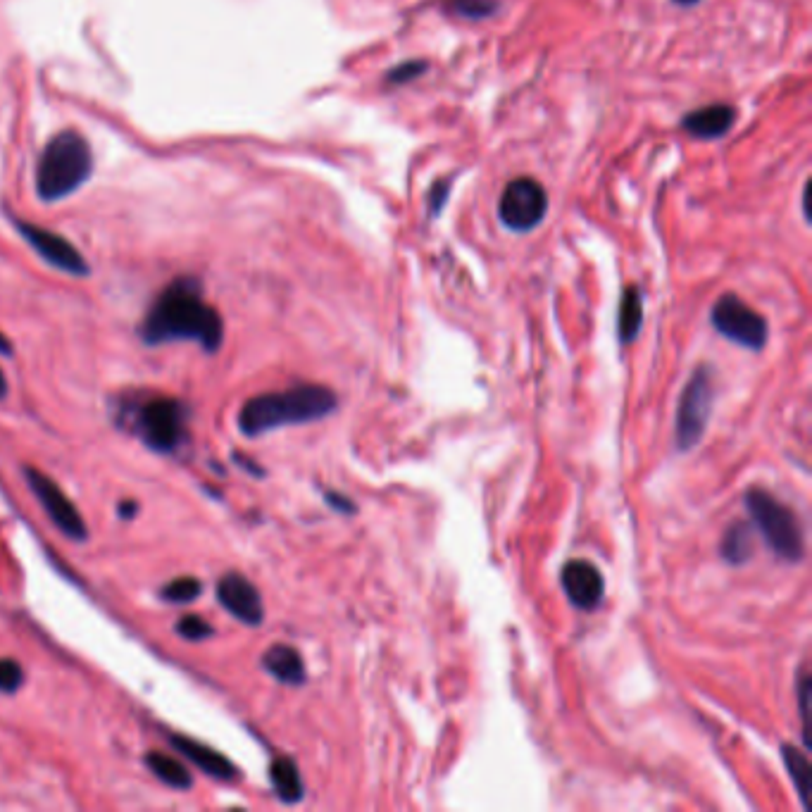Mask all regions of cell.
<instances>
[{
    "label": "cell",
    "instance_id": "6da1fadb",
    "mask_svg": "<svg viewBox=\"0 0 812 812\" xmlns=\"http://www.w3.org/2000/svg\"><path fill=\"white\" fill-rule=\"evenodd\" d=\"M139 334L146 346L196 341L205 353H217L224 341V322L220 312L203 301L201 281L179 277L155 298Z\"/></svg>",
    "mask_w": 812,
    "mask_h": 812
},
{
    "label": "cell",
    "instance_id": "7a4b0ae2",
    "mask_svg": "<svg viewBox=\"0 0 812 812\" xmlns=\"http://www.w3.org/2000/svg\"><path fill=\"white\" fill-rule=\"evenodd\" d=\"M339 405L336 393L320 384H301L277 393H260L243 403L239 429L246 436H260L291 424H308L329 417Z\"/></svg>",
    "mask_w": 812,
    "mask_h": 812
},
{
    "label": "cell",
    "instance_id": "3957f363",
    "mask_svg": "<svg viewBox=\"0 0 812 812\" xmlns=\"http://www.w3.org/2000/svg\"><path fill=\"white\" fill-rule=\"evenodd\" d=\"M93 174V151L84 134L58 131L43 146L36 162V196L43 203H58L79 191Z\"/></svg>",
    "mask_w": 812,
    "mask_h": 812
},
{
    "label": "cell",
    "instance_id": "277c9868",
    "mask_svg": "<svg viewBox=\"0 0 812 812\" xmlns=\"http://www.w3.org/2000/svg\"><path fill=\"white\" fill-rule=\"evenodd\" d=\"M131 429L153 453L174 455L189 439V405L179 398L153 396L129 410Z\"/></svg>",
    "mask_w": 812,
    "mask_h": 812
},
{
    "label": "cell",
    "instance_id": "5b68a950",
    "mask_svg": "<svg viewBox=\"0 0 812 812\" xmlns=\"http://www.w3.org/2000/svg\"><path fill=\"white\" fill-rule=\"evenodd\" d=\"M743 501L753 527L777 558L784 562H801L805 558V534L796 512L765 489H748Z\"/></svg>",
    "mask_w": 812,
    "mask_h": 812
},
{
    "label": "cell",
    "instance_id": "8992f818",
    "mask_svg": "<svg viewBox=\"0 0 812 812\" xmlns=\"http://www.w3.org/2000/svg\"><path fill=\"white\" fill-rule=\"evenodd\" d=\"M712 403H715L712 367L701 365L691 374L677 405V420H674V446H677V451L689 453L693 446L701 443L712 415Z\"/></svg>",
    "mask_w": 812,
    "mask_h": 812
},
{
    "label": "cell",
    "instance_id": "52a82bcc",
    "mask_svg": "<svg viewBox=\"0 0 812 812\" xmlns=\"http://www.w3.org/2000/svg\"><path fill=\"white\" fill-rule=\"evenodd\" d=\"M710 322L724 339L739 343V346L748 348V351H762L770 336V327H767L765 317L755 312L751 305H746L739 296L727 293L720 301L712 305Z\"/></svg>",
    "mask_w": 812,
    "mask_h": 812
},
{
    "label": "cell",
    "instance_id": "ba28073f",
    "mask_svg": "<svg viewBox=\"0 0 812 812\" xmlns=\"http://www.w3.org/2000/svg\"><path fill=\"white\" fill-rule=\"evenodd\" d=\"M24 479H27L31 493L43 505L48 520L55 524V529L60 534H65L67 539L77 543H84L89 539V527H86V520L81 517V512L74 508L70 496L46 472L36 470V467H24Z\"/></svg>",
    "mask_w": 812,
    "mask_h": 812
},
{
    "label": "cell",
    "instance_id": "9c48e42d",
    "mask_svg": "<svg viewBox=\"0 0 812 812\" xmlns=\"http://www.w3.org/2000/svg\"><path fill=\"white\" fill-rule=\"evenodd\" d=\"M548 210V196L536 179H512L503 189L498 212L501 220L512 231H532L539 227Z\"/></svg>",
    "mask_w": 812,
    "mask_h": 812
},
{
    "label": "cell",
    "instance_id": "30bf717a",
    "mask_svg": "<svg viewBox=\"0 0 812 812\" xmlns=\"http://www.w3.org/2000/svg\"><path fill=\"white\" fill-rule=\"evenodd\" d=\"M15 227L20 231L22 239L27 241L48 265L55 267V270L72 274V277H89L91 274L89 262H86L84 255H81L65 236L55 234V231L41 227V224L24 220H15Z\"/></svg>",
    "mask_w": 812,
    "mask_h": 812
},
{
    "label": "cell",
    "instance_id": "8fae6325",
    "mask_svg": "<svg viewBox=\"0 0 812 812\" xmlns=\"http://www.w3.org/2000/svg\"><path fill=\"white\" fill-rule=\"evenodd\" d=\"M217 601L229 615L248 624V627H260L265 620V605H262L260 591L248 577L241 572H227L217 582Z\"/></svg>",
    "mask_w": 812,
    "mask_h": 812
},
{
    "label": "cell",
    "instance_id": "7c38bea8",
    "mask_svg": "<svg viewBox=\"0 0 812 812\" xmlns=\"http://www.w3.org/2000/svg\"><path fill=\"white\" fill-rule=\"evenodd\" d=\"M562 591L579 610H596L603 601V577L591 562L570 560L560 574Z\"/></svg>",
    "mask_w": 812,
    "mask_h": 812
},
{
    "label": "cell",
    "instance_id": "4fadbf2b",
    "mask_svg": "<svg viewBox=\"0 0 812 812\" xmlns=\"http://www.w3.org/2000/svg\"><path fill=\"white\" fill-rule=\"evenodd\" d=\"M170 746L179 755H184L186 760H191L198 770L205 772L212 779H217V782H236V779H241L239 767H236L234 762L227 760L220 751L205 746V743H201V741L189 739V736H181V734H172Z\"/></svg>",
    "mask_w": 812,
    "mask_h": 812
},
{
    "label": "cell",
    "instance_id": "5bb4252c",
    "mask_svg": "<svg viewBox=\"0 0 812 812\" xmlns=\"http://www.w3.org/2000/svg\"><path fill=\"white\" fill-rule=\"evenodd\" d=\"M736 112L732 105L715 103V105H705L701 110H693L684 117L682 127L689 131L696 139H720V136L727 134L729 129L734 127Z\"/></svg>",
    "mask_w": 812,
    "mask_h": 812
},
{
    "label": "cell",
    "instance_id": "9a60e30c",
    "mask_svg": "<svg viewBox=\"0 0 812 812\" xmlns=\"http://www.w3.org/2000/svg\"><path fill=\"white\" fill-rule=\"evenodd\" d=\"M262 667L279 684L286 686H303L305 679H308L301 653L293 646H286V643H274L272 648H267L265 655H262Z\"/></svg>",
    "mask_w": 812,
    "mask_h": 812
},
{
    "label": "cell",
    "instance_id": "2e32d148",
    "mask_svg": "<svg viewBox=\"0 0 812 812\" xmlns=\"http://www.w3.org/2000/svg\"><path fill=\"white\" fill-rule=\"evenodd\" d=\"M270 782L281 803L296 805L303 801L305 786H303L301 772H298V765L291 758H284V755H281V758L272 760Z\"/></svg>",
    "mask_w": 812,
    "mask_h": 812
},
{
    "label": "cell",
    "instance_id": "e0dca14e",
    "mask_svg": "<svg viewBox=\"0 0 812 812\" xmlns=\"http://www.w3.org/2000/svg\"><path fill=\"white\" fill-rule=\"evenodd\" d=\"M146 767L151 770L155 777L160 779L162 784L172 786V789H179V791H189L193 786V777L191 772L186 770L184 765L177 758H172V755H165V753H158V751H151L146 753Z\"/></svg>",
    "mask_w": 812,
    "mask_h": 812
},
{
    "label": "cell",
    "instance_id": "ac0fdd59",
    "mask_svg": "<svg viewBox=\"0 0 812 812\" xmlns=\"http://www.w3.org/2000/svg\"><path fill=\"white\" fill-rule=\"evenodd\" d=\"M722 558L729 562V565H743V562L751 560L753 555V527L746 522H736L727 529L722 539Z\"/></svg>",
    "mask_w": 812,
    "mask_h": 812
},
{
    "label": "cell",
    "instance_id": "d6986e66",
    "mask_svg": "<svg viewBox=\"0 0 812 812\" xmlns=\"http://www.w3.org/2000/svg\"><path fill=\"white\" fill-rule=\"evenodd\" d=\"M643 322V301L641 293L636 286H627L622 293L620 303V320H617V334H620L622 343H632L639 334Z\"/></svg>",
    "mask_w": 812,
    "mask_h": 812
},
{
    "label": "cell",
    "instance_id": "ffe728a7",
    "mask_svg": "<svg viewBox=\"0 0 812 812\" xmlns=\"http://www.w3.org/2000/svg\"><path fill=\"white\" fill-rule=\"evenodd\" d=\"M782 758H784V765L786 770L791 774V782L796 786L798 796H801V805L803 808H808V793H810V762L805 755L798 751L796 746H791V743H786L782 746Z\"/></svg>",
    "mask_w": 812,
    "mask_h": 812
},
{
    "label": "cell",
    "instance_id": "44dd1931",
    "mask_svg": "<svg viewBox=\"0 0 812 812\" xmlns=\"http://www.w3.org/2000/svg\"><path fill=\"white\" fill-rule=\"evenodd\" d=\"M203 593V584L201 579L196 577H179V579H172V582H167L165 586L160 589V598L167 603H193L198 596Z\"/></svg>",
    "mask_w": 812,
    "mask_h": 812
},
{
    "label": "cell",
    "instance_id": "7402d4cb",
    "mask_svg": "<svg viewBox=\"0 0 812 812\" xmlns=\"http://www.w3.org/2000/svg\"><path fill=\"white\" fill-rule=\"evenodd\" d=\"M446 8L465 20H484L498 10V0H448Z\"/></svg>",
    "mask_w": 812,
    "mask_h": 812
},
{
    "label": "cell",
    "instance_id": "603a6c76",
    "mask_svg": "<svg viewBox=\"0 0 812 812\" xmlns=\"http://www.w3.org/2000/svg\"><path fill=\"white\" fill-rule=\"evenodd\" d=\"M177 634L186 641H203V639H208V636L215 634V629H212L210 624L203 620V617L184 615L177 622Z\"/></svg>",
    "mask_w": 812,
    "mask_h": 812
},
{
    "label": "cell",
    "instance_id": "cb8c5ba5",
    "mask_svg": "<svg viewBox=\"0 0 812 812\" xmlns=\"http://www.w3.org/2000/svg\"><path fill=\"white\" fill-rule=\"evenodd\" d=\"M24 684V670L17 660L0 658V691L17 693Z\"/></svg>",
    "mask_w": 812,
    "mask_h": 812
},
{
    "label": "cell",
    "instance_id": "d4e9b609",
    "mask_svg": "<svg viewBox=\"0 0 812 812\" xmlns=\"http://www.w3.org/2000/svg\"><path fill=\"white\" fill-rule=\"evenodd\" d=\"M424 72H427V62L408 60V62H403V65L393 67L386 79H389L391 84H408V81H415Z\"/></svg>",
    "mask_w": 812,
    "mask_h": 812
},
{
    "label": "cell",
    "instance_id": "484cf974",
    "mask_svg": "<svg viewBox=\"0 0 812 812\" xmlns=\"http://www.w3.org/2000/svg\"><path fill=\"white\" fill-rule=\"evenodd\" d=\"M808 703H810V677H808V674H803L801 682H798V705H801V722H803V741H805V746H810V729H808L810 712H808Z\"/></svg>",
    "mask_w": 812,
    "mask_h": 812
},
{
    "label": "cell",
    "instance_id": "4316f807",
    "mask_svg": "<svg viewBox=\"0 0 812 812\" xmlns=\"http://www.w3.org/2000/svg\"><path fill=\"white\" fill-rule=\"evenodd\" d=\"M429 193H432V196H429V198H432V201H434V203H432V212L436 215V212H439V210L443 208V203H446V198H448V181H446V179L436 181V184L432 186V191H429Z\"/></svg>",
    "mask_w": 812,
    "mask_h": 812
},
{
    "label": "cell",
    "instance_id": "83f0119b",
    "mask_svg": "<svg viewBox=\"0 0 812 812\" xmlns=\"http://www.w3.org/2000/svg\"><path fill=\"white\" fill-rule=\"evenodd\" d=\"M324 498H327V503H329L334 510L346 512V515H351V512H355V505H353L351 501H348V498H343L341 493H331V491H327V493H324Z\"/></svg>",
    "mask_w": 812,
    "mask_h": 812
},
{
    "label": "cell",
    "instance_id": "f1b7e54d",
    "mask_svg": "<svg viewBox=\"0 0 812 812\" xmlns=\"http://www.w3.org/2000/svg\"><path fill=\"white\" fill-rule=\"evenodd\" d=\"M136 512H139V503L134 501H122L120 508H117V515H120L122 520H134Z\"/></svg>",
    "mask_w": 812,
    "mask_h": 812
},
{
    "label": "cell",
    "instance_id": "f546056e",
    "mask_svg": "<svg viewBox=\"0 0 812 812\" xmlns=\"http://www.w3.org/2000/svg\"><path fill=\"white\" fill-rule=\"evenodd\" d=\"M234 460H236V462H239V465H243V467H246V472H251V474H255V477H262V474H265V472H262V467H258V465H255V462H248V460H246V458H243V455H239V453H236V455H234Z\"/></svg>",
    "mask_w": 812,
    "mask_h": 812
},
{
    "label": "cell",
    "instance_id": "4dcf8cb0",
    "mask_svg": "<svg viewBox=\"0 0 812 812\" xmlns=\"http://www.w3.org/2000/svg\"><path fill=\"white\" fill-rule=\"evenodd\" d=\"M0 355H12V343L5 334H0Z\"/></svg>",
    "mask_w": 812,
    "mask_h": 812
},
{
    "label": "cell",
    "instance_id": "1f68e13d",
    "mask_svg": "<svg viewBox=\"0 0 812 812\" xmlns=\"http://www.w3.org/2000/svg\"><path fill=\"white\" fill-rule=\"evenodd\" d=\"M8 396V379H5L3 370H0V398Z\"/></svg>",
    "mask_w": 812,
    "mask_h": 812
},
{
    "label": "cell",
    "instance_id": "d6a6232c",
    "mask_svg": "<svg viewBox=\"0 0 812 812\" xmlns=\"http://www.w3.org/2000/svg\"><path fill=\"white\" fill-rule=\"evenodd\" d=\"M674 3H677V5H696L698 0H674Z\"/></svg>",
    "mask_w": 812,
    "mask_h": 812
}]
</instances>
